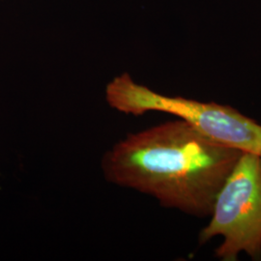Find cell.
<instances>
[{
  "label": "cell",
  "instance_id": "obj_2",
  "mask_svg": "<svg viewBox=\"0 0 261 261\" xmlns=\"http://www.w3.org/2000/svg\"><path fill=\"white\" fill-rule=\"evenodd\" d=\"M106 100L112 109L126 114L169 113L217 142L261 156L260 124L231 107L157 93L137 84L128 74L107 85Z\"/></svg>",
  "mask_w": 261,
  "mask_h": 261
},
{
  "label": "cell",
  "instance_id": "obj_1",
  "mask_svg": "<svg viewBox=\"0 0 261 261\" xmlns=\"http://www.w3.org/2000/svg\"><path fill=\"white\" fill-rule=\"evenodd\" d=\"M243 153L179 119L127 136L105 154L102 170L112 184L149 195L166 207L206 217Z\"/></svg>",
  "mask_w": 261,
  "mask_h": 261
},
{
  "label": "cell",
  "instance_id": "obj_3",
  "mask_svg": "<svg viewBox=\"0 0 261 261\" xmlns=\"http://www.w3.org/2000/svg\"><path fill=\"white\" fill-rule=\"evenodd\" d=\"M199 242L222 237L216 256L235 261L240 253L261 259V156L244 152L215 198Z\"/></svg>",
  "mask_w": 261,
  "mask_h": 261
}]
</instances>
